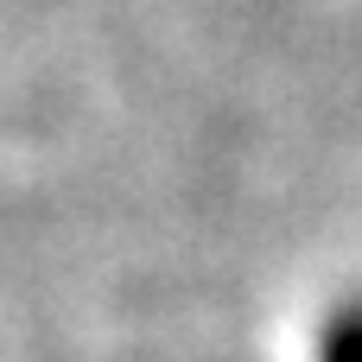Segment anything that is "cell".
<instances>
[{"label": "cell", "instance_id": "cell-1", "mask_svg": "<svg viewBox=\"0 0 362 362\" xmlns=\"http://www.w3.org/2000/svg\"><path fill=\"white\" fill-rule=\"evenodd\" d=\"M325 362H362V312L337 318L331 337H325Z\"/></svg>", "mask_w": 362, "mask_h": 362}]
</instances>
